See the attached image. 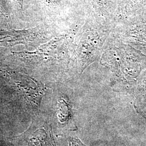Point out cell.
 Segmentation results:
<instances>
[{
  "label": "cell",
  "mask_w": 146,
  "mask_h": 146,
  "mask_svg": "<svg viewBox=\"0 0 146 146\" xmlns=\"http://www.w3.org/2000/svg\"><path fill=\"white\" fill-rule=\"evenodd\" d=\"M70 146H87L84 145L78 139L73 138L70 140Z\"/></svg>",
  "instance_id": "1"
}]
</instances>
